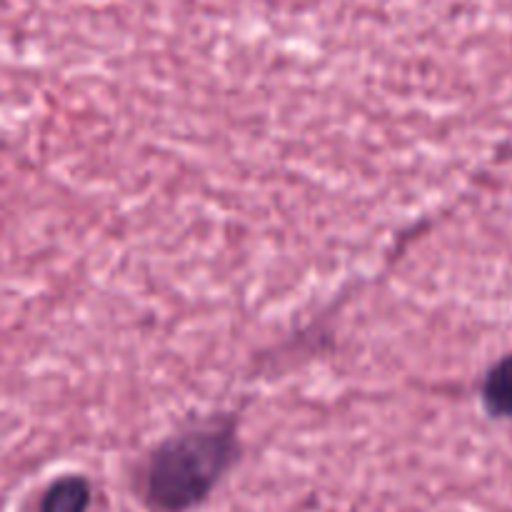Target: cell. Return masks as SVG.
Returning <instances> with one entry per match:
<instances>
[{"mask_svg":"<svg viewBox=\"0 0 512 512\" xmlns=\"http://www.w3.org/2000/svg\"><path fill=\"white\" fill-rule=\"evenodd\" d=\"M483 395L495 415L512 418V358H505L490 370Z\"/></svg>","mask_w":512,"mask_h":512,"instance_id":"3","label":"cell"},{"mask_svg":"<svg viewBox=\"0 0 512 512\" xmlns=\"http://www.w3.org/2000/svg\"><path fill=\"white\" fill-rule=\"evenodd\" d=\"M90 485L83 478H63L48 488L40 512H88Z\"/></svg>","mask_w":512,"mask_h":512,"instance_id":"2","label":"cell"},{"mask_svg":"<svg viewBox=\"0 0 512 512\" xmlns=\"http://www.w3.org/2000/svg\"><path fill=\"white\" fill-rule=\"evenodd\" d=\"M238 440L230 423H208L160 445L145 473L148 503L160 512L198 505L233 463Z\"/></svg>","mask_w":512,"mask_h":512,"instance_id":"1","label":"cell"}]
</instances>
